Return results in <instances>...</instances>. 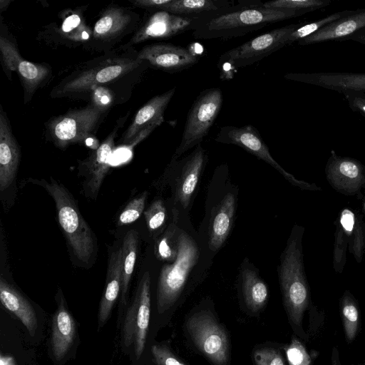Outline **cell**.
<instances>
[{
	"label": "cell",
	"instance_id": "cb8c5ba5",
	"mask_svg": "<svg viewBox=\"0 0 365 365\" xmlns=\"http://www.w3.org/2000/svg\"><path fill=\"white\" fill-rule=\"evenodd\" d=\"M175 93V88L157 95L145 103L135 113L131 123L123 133L121 143L130 145L136 137L150 125L164 121V113Z\"/></svg>",
	"mask_w": 365,
	"mask_h": 365
},
{
	"label": "cell",
	"instance_id": "3957f363",
	"mask_svg": "<svg viewBox=\"0 0 365 365\" xmlns=\"http://www.w3.org/2000/svg\"><path fill=\"white\" fill-rule=\"evenodd\" d=\"M199 251L192 238L185 232L178 237V253L171 264H165L159 276L155 304L152 307L151 339L155 343L159 331L168 326L181 301L190 271Z\"/></svg>",
	"mask_w": 365,
	"mask_h": 365
},
{
	"label": "cell",
	"instance_id": "2e32d148",
	"mask_svg": "<svg viewBox=\"0 0 365 365\" xmlns=\"http://www.w3.org/2000/svg\"><path fill=\"white\" fill-rule=\"evenodd\" d=\"M85 9L86 6H82L61 11L58 21L46 26L40 32L41 38L51 45L85 48L92 36V29L84 16Z\"/></svg>",
	"mask_w": 365,
	"mask_h": 365
},
{
	"label": "cell",
	"instance_id": "bcb514c9",
	"mask_svg": "<svg viewBox=\"0 0 365 365\" xmlns=\"http://www.w3.org/2000/svg\"><path fill=\"white\" fill-rule=\"evenodd\" d=\"M331 365H340L339 360L338 351L336 348H334L331 357Z\"/></svg>",
	"mask_w": 365,
	"mask_h": 365
},
{
	"label": "cell",
	"instance_id": "60d3db41",
	"mask_svg": "<svg viewBox=\"0 0 365 365\" xmlns=\"http://www.w3.org/2000/svg\"><path fill=\"white\" fill-rule=\"evenodd\" d=\"M178 253V246L172 242V232L168 231L155 244L156 256L161 260L175 259Z\"/></svg>",
	"mask_w": 365,
	"mask_h": 365
},
{
	"label": "cell",
	"instance_id": "b9f144b4",
	"mask_svg": "<svg viewBox=\"0 0 365 365\" xmlns=\"http://www.w3.org/2000/svg\"><path fill=\"white\" fill-rule=\"evenodd\" d=\"M351 110L365 118V92L348 90L341 93Z\"/></svg>",
	"mask_w": 365,
	"mask_h": 365
},
{
	"label": "cell",
	"instance_id": "74e56055",
	"mask_svg": "<svg viewBox=\"0 0 365 365\" xmlns=\"http://www.w3.org/2000/svg\"><path fill=\"white\" fill-rule=\"evenodd\" d=\"M334 236L333 264L335 271L341 273L346 263L349 240L340 224L336 226Z\"/></svg>",
	"mask_w": 365,
	"mask_h": 365
},
{
	"label": "cell",
	"instance_id": "277c9868",
	"mask_svg": "<svg viewBox=\"0 0 365 365\" xmlns=\"http://www.w3.org/2000/svg\"><path fill=\"white\" fill-rule=\"evenodd\" d=\"M150 275L145 272L140 278L134 295L124 310L120 321V346L131 365H153L151 347L152 300Z\"/></svg>",
	"mask_w": 365,
	"mask_h": 365
},
{
	"label": "cell",
	"instance_id": "7a4b0ae2",
	"mask_svg": "<svg viewBox=\"0 0 365 365\" xmlns=\"http://www.w3.org/2000/svg\"><path fill=\"white\" fill-rule=\"evenodd\" d=\"M262 4L257 0H238L237 4L193 16L192 36L202 40H227L307 13L290 9H266L262 6Z\"/></svg>",
	"mask_w": 365,
	"mask_h": 365
},
{
	"label": "cell",
	"instance_id": "9c48e42d",
	"mask_svg": "<svg viewBox=\"0 0 365 365\" xmlns=\"http://www.w3.org/2000/svg\"><path fill=\"white\" fill-rule=\"evenodd\" d=\"M302 24H290L273 29L225 51L218 60L222 80L233 77L237 69L254 64L287 46V37Z\"/></svg>",
	"mask_w": 365,
	"mask_h": 365
},
{
	"label": "cell",
	"instance_id": "d6986e66",
	"mask_svg": "<svg viewBox=\"0 0 365 365\" xmlns=\"http://www.w3.org/2000/svg\"><path fill=\"white\" fill-rule=\"evenodd\" d=\"M128 45L133 46L145 41L164 39L191 30L193 16H179L161 10L148 11Z\"/></svg>",
	"mask_w": 365,
	"mask_h": 365
},
{
	"label": "cell",
	"instance_id": "6da1fadb",
	"mask_svg": "<svg viewBox=\"0 0 365 365\" xmlns=\"http://www.w3.org/2000/svg\"><path fill=\"white\" fill-rule=\"evenodd\" d=\"M148 64L138 58V51L127 43L81 63L51 91L52 98L88 100L98 88H108L125 80L140 81Z\"/></svg>",
	"mask_w": 365,
	"mask_h": 365
},
{
	"label": "cell",
	"instance_id": "ab89813d",
	"mask_svg": "<svg viewBox=\"0 0 365 365\" xmlns=\"http://www.w3.org/2000/svg\"><path fill=\"white\" fill-rule=\"evenodd\" d=\"M146 224L150 231L160 228L165 222L166 210L161 200H155L144 212Z\"/></svg>",
	"mask_w": 365,
	"mask_h": 365
},
{
	"label": "cell",
	"instance_id": "d6a6232c",
	"mask_svg": "<svg viewBox=\"0 0 365 365\" xmlns=\"http://www.w3.org/2000/svg\"><path fill=\"white\" fill-rule=\"evenodd\" d=\"M341 316L347 341H351L356 336L359 326L358 308L349 292H346L341 302Z\"/></svg>",
	"mask_w": 365,
	"mask_h": 365
},
{
	"label": "cell",
	"instance_id": "f1b7e54d",
	"mask_svg": "<svg viewBox=\"0 0 365 365\" xmlns=\"http://www.w3.org/2000/svg\"><path fill=\"white\" fill-rule=\"evenodd\" d=\"M242 295L246 309L252 315L259 314L264 309L268 299L266 284L250 269H245L242 272Z\"/></svg>",
	"mask_w": 365,
	"mask_h": 365
},
{
	"label": "cell",
	"instance_id": "5bb4252c",
	"mask_svg": "<svg viewBox=\"0 0 365 365\" xmlns=\"http://www.w3.org/2000/svg\"><path fill=\"white\" fill-rule=\"evenodd\" d=\"M215 140L217 143L232 144L242 148L248 153L272 166L290 183L302 190L310 191L322 190V188L317 185L299 180L284 170L272 157L269 148L262 140L259 131L251 125L241 127L234 125L222 126L215 138Z\"/></svg>",
	"mask_w": 365,
	"mask_h": 365
},
{
	"label": "cell",
	"instance_id": "4dcf8cb0",
	"mask_svg": "<svg viewBox=\"0 0 365 365\" xmlns=\"http://www.w3.org/2000/svg\"><path fill=\"white\" fill-rule=\"evenodd\" d=\"M284 346L276 342H264L255 346L251 356L254 365H285Z\"/></svg>",
	"mask_w": 365,
	"mask_h": 365
},
{
	"label": "cell",
	"instance_id": "ffe728a7",
	"mask_svg": "<svg viewBox=\"0 0 365 365\" xmlns=\"http://www.w3.org/2000/svg\"><path fill=\"white\" fill-rule=\"evenodd\" d=\"M138 58L149 67L170 73L186 70L200 60V56L191 50L169 43L147 45L138 51Z\"/></svg>",
	"mask_w": 365,
	"mask_h": 365
},
{
	"label": "cell",
	"instance_id": "8d00e7d4",
	"mask_svg": "<svg viewBox=\"0 0 365 365\" xmlns=\"http://www.w3.org/2000/svg\"><path fill=\"white\" fill-rule=\"evenodd\" d=\"M148 194V192L145 191L128 203L118 217V226L130 224L140 217L145 208Z\"/></svg>",
	"mask_w": 365,
	"mask_h": 365
},
{
	"label": "cell",
	"instance_id": "52a82bcc",
	"mask_svg": "<svg viewBox=\"0 0 365 365\" xmlns=\"http://www.w3.org/2000/svg\"><path fill=\"white\" fill-rule=\"evenodd\" d=\"M183 331L193 347L211 365H231L230 336L214 309H194L185 319Z\"/></svg>",
	"mask_w": 365,
	"mask_h": 365
},
{
	"label": "cell",
	"instance_id": "83f0119b",
	"mask_svg": "<svg viewBox=\"0 0 365 365\" xmlns=\"http://www.w3.org/2000/svg\"><path fill=\"white\" fill-rule=\"evenodd\" d=\"M235 199L228 193L218 205L212 218L210 232V248L217 250L227 239L235 214Z\"/></svg>",
	"mask_w": 365,
	"mask_h": 365
},
{
	"label": "cell",
	"instance_id": "4316f807",
	"mask_svg": "<svg viewBox=\"0 0 365 365\" xmlns=\"http://www.w3.org/2000/svg\"><path fill=\"white\" fill-rule=\"evenodd\" d=\"M138 245V232L134 229L129 230L125 235L121 245L122 284L121 292L119 298L117 324L120 321L124 310L129 301L128 289L136 262Z\"/></svg>",
	"mask_w": 365,
	"mask_h": 365
},
{
	"label": "cell",
	"instance_id": "7dc6e473",
	"mask_svg": "<svg viewBox=\"0 0 365 365\" xmlns=\"http://www.w3.org/2000/svg\"><path fill=\"white\" fill-rule=\"evenodd\" d=\"M11 1L10 0H0V12L4 11L9 6Z\"/></svg>",
	"mask_w": 365,
	"mask_h": 365
},
{
	"label": "cell",
	"instance_id": "1f68e13d",
	"mask_svg": "<svg viewBox=\"0 0 365 365\" xmlns=\"http://www.w3.org/2000/svg\"><path fill=\"white\" fill-rule=\"evenodd\" d=\"M354 10H344L333 13L317 21L310 22L306 24H302L299 28L292 31L287 37V46L294 42L299 41L304 38L309 36L314 33L318 31L327 25L351 14Z\"/></svg>",
	"mask_w": 365,
	"mask_h": 365
},
{
	"label": "cell",
	"instance_id": "9a60e30c",
	"mask_svg": "<svg viewBox=\"0 0 365 365\" xmlns=\"http://www.w3.org/2000/svg\"><path fill=\"white\" fill-rule=\"evenodd\" d=\"M130 113L118 118L113 130L89 155L78 163V175L83 178L82 188L86 197L96 199L109 170V159L115 146V139Z\"/></svg>",
	"mask_w": 365,
	"mask_h": 365
},
{
	"label": "cell",
	"instance_id": "484cf974",
	"mask_svg": "<svg viewBox=\"0 0 365 365\" xmlns=\"http://www.w3.org/2000/svg\"><path fill=\"white\" fill-rule=\"evenodd\" d=\"M205 160L206 154L201 144L197 145L185 160L177 186V197L184 208L190 203Z\"/></svg>",
	"mask_w": 365,
	"mask_h": 365
},
{
	"label": "cell",
	"instance_id": "ee69618b",
	"mask_svg": "<svg viewBox=\"0 0 365 365\" xmlns=\"http://www.w3.org/2000/svg\"><path fill=\"white\" fill-rule=\"evenodd\" d=\"M0 365H17V364L13 356L1 352L0 356Z\"/></svg>",
	"mask_w": 365,
	"mask_h": 365
},
{
	"label": "cell",
	"instance_id": "7402d4cb",
	"mask_svg": "<svg viewBox=\"0 0 365 365\" xmlns=\"http://www.w3.org/2000/svg\"><path fill=\"white\" fill-rule=\"evenodd\" d=\"M286 79L322 87L339 93L351 90L365 92V73H289Z\"/></svg>",
	"mask_w": 365,
	"mask_h": 365
},
{
	"label": "cell",
	"instance_id": "c3c4849f",
	"mask_svg": "<svg viewBox=\"0 0 365 365\" xmlns=\"http://www.w3.org/2000/svg\"><path fill=\"white\" fill-rule=\"evenodd\" d=\"M361 200H363V207H364V210L365 212V188L363 191V197H362Z\"/></svg>",
	"mask_w": 365,
	"mask_h": 365
},
{
	"label": "cell",
	"instance_id": "f546056e",
	"mask_svg": "<svg viewBox=\"0 0 365 365\" xmlns=\"http://www.w3.org/2000/svg\"><path fill=\"white\" fill-rule=\"evenodd\" d=\"M234 4V0H172L160 10L179 16H196Z\"/></svg>",
	"mask_w": 365,
	"mask_h": 365
},
{
	"label": "cell",
	"instance_id": "5b68a950",
	"mask_svg": "<svg viewBox=\"0 0 365 365\" xmlns=\"http://www.w3.org/2000/svg\"><path fill=\"white\" fill-rule=\"evenodd\" d=\"M28 180L43 187L52 197L58 220L71 252L81 265L91 267L95 262L96 240L73 195L53 178L49 180L32 178Z\"/></svg>",
	"mask_w": 365,
	"mask_h": 365
},
{
	"label": "cell",
	"instance_id": "ba28073f",
	"mask_svg": "<svg viewBox=\"0 0 365 365\" xmlns=\"http://www.w3.org/2000/svg\"><path fill=\"white\" fill-rule=\"evenodd\" d=\"M109 110L110 108L93 102L84 107L71 109L46 123L45 136L61 149L82 143L93 136Z\"/></svg>",
	"mask_w": 365,
	"mask_h": 365
},
{
	"label": "cell",
	"instance_id": "d4e9b609",
	"mask_svg": "<svg viewBox=\"0 0 365 365\" xmlns=\"http://www.w3.org/2000/svg\"><path fill=\"white\" fill-rule=\"evenodd\" d=\"M365 29V9L354 11L323 27L299 41V46H308L330 41H345Z\"/></svg>",
	"mask_w": 365,
	"mask_h": 365
},
{
	"label": "cell",
	"instance_id": "f35d334b",
	"mask_svg": "<svg viewBox=\"0 0 365 365\" xmlns=\"http://www.w3.org/2000/svg\"><path fill=\"white\" fill-rule=\"evenodd\" d=\"M289 365H310L312 359L302 342L294 336L284 346Z\"/></svg>",
	"mask_w": 365,
	"mask_h": 365
},
{
	"label": "cell",
	"instance_id": "836d02e7",
	"mask_svg": "<svg viewBox=\"0 0 365 365\" xmlns=\"http://www.w3.org/2000/svg\"><path fill=\"white\" fill-rule=\"evenodd\" d=\"M331 0H274L263 3L266 9H290L307 13L330 5Z\"/></svg>",
	"mask_w": 365,
	"mask_h": 365
},
{
	"label": "cell",
	"instance_id": "d590c367",
	"mask_svg": "<svg viewBox=\"0 0 365 365\" xmlns=\"http://www.w3.org/2000/svg\"><path fill=\"white\" fill-rule=\"evenodd\" d=\"M347 238L350 252L358 263L361 262L365 250V222L362 215H356L354 227Z\"/></svg>",
	"mask_w": 365,
	"mask_h": 365
},
{
	"label": "cell",
	"instance_id": "8992f818",
	"mask_svg": "<svg viewBox=\"0 0 365 365\" xmlns=\"http://www.w3.org/2000/svg\"><path fill=\"white\" fill-rule=\"evenodd\" d=\"M304 227L295 225L282 256L279 276L283 302L293 329L301 334L302 321L309 303L302 252Z\"/></svg>",
	"mask_w": 365,
	"mask_h": 365
},
{
	"label": "cell",
	"instance_id": "f6af8a7d",
	"mask_svg": "<svg viewBox=\"0 0 365 365\" xmlns=\"http://www.w3.org/2000/svg\"><path fill=\"white\" fill-rule=\"evenodd\" d=\"M347 40H351L365 45V29L350 36Z\"/></svg>",
	"mask_w": 365,
	"mask_h": 365
},
{
	"label": "cell",
	"instance_id": "44dd1931",
	"mask_svg": "<svg viewBox=\"0 0 365 365\" xmlns=\"http://www.w3.org/2000/svg\"><path fill=\"white\" fill-rule=\"evenodd\" d=\"M21 159L20 146L14 135L6 113L0 106V191L14 183Z\"/></svg>",
	"mask_w": 365,
	"mask_h": 365
},
{
	"label": "cell",
	"instance_id": "8fae6325",
	"mask_svg": "<svg viewBox=\"0 0 365 365\" xmlns=\"http://www.w3.org/2000/svg\"><path fill=\"white\" fill-rule=\"evenodd\" d=\"M142 19L130 7L110 4L100 13L92 29V36L84 48L106 53L114 48L128 35L134 34Z\"/></svg>",
	"mask_w": 365,
	"mask_h": 365
},
{
	"label": "cell",
	"instance_id": "e575fe53",
	"mask_svg": "<svg viewBox=\"0 0 365 365\" xmlns=\"http://www.w3.org/2000/svg\"><path fill=\"white\" fill-rule=\"evenodd\" d=\"M151 355L153 365H189L173 350L170 340L155 341Z\"/></svg>",
	"mask_w": 365,
	"mask_h": 365
},
{
	"label": "cell",
	"instance_id": "7bdbcfd3",
	"mask_svg": "<svg viewBox=\"0 0 365 365\" xmlns=\"http://www.w3.org/2000/svg\"><path fill=\"white\" fill-rule=\"evenodd\" d=\"M172 0H130V4L138 8L145 9L148 11L160 10Z\"/></svg>",
	"mask_w": 365,
	"mask_h": 365
},
{
	"label": "cell",
	"instance_id": "ac0fdd59",
	"mask_svg": "<svg viewBox=\"0 0 365 365\" xmlns=\"http://www.w3.org/2000/svg\"><path fill=\"white\" fill-rule=\"evenodd\" d=\"M325 175L336 192L362 198L365 188V165L358 160L339 156L332 150L325 166Z\"/></svg>",
	"mask_w": 365,
	"mask_h": 365
},
{
	"label": "cell",
	"instance_id": "e0dca14e",
	"mask_svg": "<svg viewBox=\"0 0 365 365\" xmlns=\"http://www.w3.org/2000/svg\"><path fill=\"white\" fill-rule=\"evenodd\" d=\"M0 300L4 308L21 322L30 339L39 343L45 324L43 312L3 275L0 278Z\"/></svg>",
	"mask_w": 365,
	"mask_h": 365
},
{
	"label": "cell",
	"instance_id": "7c38bea8",
	"mask_svg": "<svg viewBox=\"0 0 365 365\" xmlns=\"http://www.w3.org/2000/svg\"><path fill=\"white\" fill-rule=\"evenodd\" d=\"M55 302L56 307L51 319L47 352L54 365H65L76 358L80 335L76 320L60 287L55 294Z\"/></svg>",
	"mask_w": 365,
	"mask_h": 365
},
{
	"label": "cell",
	"instance_id": "603a6c76",
	"mask_svg": "<svg viewBox=\"0 0 365 365\" xmlns=\"http://www.w3.org/2000/svg\"><path fill=\"white\" fill-rule=\"evenodd\" d=\"M122 248L112 251L109 256L105 289L98 310L97 331L105 327L112 314L113 307L120 298L122 284Z\"/></svg>",
	"mask_w": 365,
	"mask_h": 365
},
{
	"label": "cell",
	"instance_id": "30bf717a",
	"mask_svg": "<svg viewBox=\"0 0 365 365\" xmlns=\"http://www.w3.org/2000/svg\"><path fill=\"white\" fill-rule=\"evenodd\" d=\"M0 53L2 68L11 79V74L17 73L24 91V103L32 99L36 91L46 85L52 76L51 66L46 63H33L21 56L14 36L1 21Z\"/></svg>",
	"mask_w": 365,
	"mask_h": 365
},
{
	"label": "cell",
	"instance_id": "4fadbf2b",
	"mask_svg": "<svg viewBox=\"0 0 365 365\" xmlns=\"http://www.w3.org/2000/svg\"><path fill=\"white\" fill-rule=\"evenodd\" d=\"M223 101L220 88L202 91L191 106L187 115L182 139L173 158L201 144L220 112Z\"/></svg>",
	"mask_w": 365,
	"mask_h": 365
}]
</instances>
